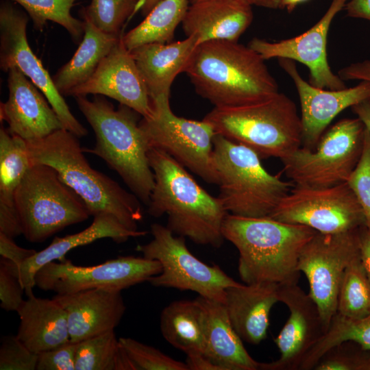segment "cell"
Listing matches in <instances>:
<instances>
[{
    "label": "cell",
    "mask_w": 370,
    "mask_h": 370,
    "mask_svg": "<svg viewBox=\"0 0 370 370\" xmlns=\"http://www.w3.org/2000/svg\"><path fill=\"white\" fill-rule=\"evenodd\" d=\"M264 61L249 46L214 40L196 47L184 72L197 94L214 107L236 106L280 92Z\"/></svg>",
    "instance_id": "obj_1"
},
{
    "label": "cell",
    "mask_w": 370,
    "mask_h": 370,
    "mask_svg": "<svg viewBox=\"0 0 370 370\" xmlns=\"http://www.w3.org/2000/svg\"><path fill=\"white\" fill-rule=\"evenodd\" d=\"M148 158L155 181L149 214L154 217L166 214V227L177 236L199 245L221 247L227 212L219 197L210 195L164 151L151 147Z\"/></svg>",
    "instance_id": "obj_2"
},
{
    "label": "cell",
    "mask_w": 370,
    "mask_h": 370,
    "mask_svg": "<svg viewBox=\"0 0 370 370\" xmlns=\"http://www.w3.org/2000/svg\"><path fill=\"white\" fill-rule=\"evenodd\" d=\"M316 233L308 226L269 217L252 218L229 213L222 225L224 238L238 251V271L245 284H297L301 251Z\"/></svg>",
    "instance_id": "obj_3"
},
{
    "label": "cell",
    "mask_w": 370,
    "mask_h": 370,
    "mask_svg": "<svg viewBox=\"0 0 370 370\" xmlns=\"http://www.w3.org/2000/svg\"><path fill=\"white\" fill-rule=\"evenodd\" d=\"M78 138L62 128L43 138L26 141L32 164L53 167L61 180L83 200L91 216L108 213L127 228L138 230L137 223L143 219L140 200L94 169L84 156Z\"/></svg>",
    "instance_id": "obj_4"
},
{
    "label": "cell",
    "mask_w": 370,
    "mask_h": 370,
    "mask_svg": "<svg viewBox=\"0 0 370 370\" xmlns=\"http://www.w3.org/2000/svg\"><path fill=\"white\" fill-rule=\"evenodd\" d=\"M78 108L91 126L96 143L83 148L102 160L122 178L130 190L148 205L154 186L147 136L138 121V114L121 104L118 109L104 96L75 97Z\"/></svg>",
    "instance_id": "obj_5"
},
{
    "label": "cell",
    "mask_w": 370,
    "mask_h": 370,
    "mask_svg": "<svg viewBox=\"0 0 370 370\" xmlns=\"http://www.w3.org/2000/svg\"><path fill=\"white\" fill-rule=\"evenodd\" d=\"M204 120L212 125L217 134L251 149L260 158L282 160L302 143L297 106L280 92L258 102L214 107Z\"/></svg>",
    "instance_id": "obj_6"
},
{
    "label": "cell",
    "mask_w": 370,
    "mask_h": 370,
    "mask_svg": "<svg viewBox=\"0 0 370 370\" xmlns=\"http://www.w3.org/2000/svg\"><path fill=\"white\" fill-rule=\"evenodd\" d=\"M251 149L216 134L213 163L220 193L229 214L245 217H270L294 186L269 173Z\"/></svg>",
    "instance_id": "obj_7"
},
{
    "label": "cell",
    "mask_w": 370,
    "mask_h": 370,
    "mask_svg": "<svg viewBox=\"0 0 370 370\" xmlns=\"http://www.w3.org/2000/svg\"><path fill=\"white\" fill-rule=\"evenodd\" d=\"M15 206L22 234L42 243L65 227L87 220L89 211L78 195L44 164H33L16 190Z\"/></svg>",
    "instance_id": "obj_8"
},
{
    "label": "cell",
    "mask_w": 370,
    "mask_h": 370,
    "mask_svg": "<svg viewBox=\"0 0 370 370\" xmlns=\"http://www.w3.org/2000/svg\"><path fill=\"white\" fill-rule=\"evenodd\" d=\"M365 130L358 117L341 119L322 135L314 150L300 147L282 159L285 175L299 186L347 182L362 156Z\"/></svg>",
    "instance_id": "obj_9"
},
{
    "label": "cell",
    "mask_w": 370,
    "mask_h": 370,
    "mask_svg": "<svg viewBox=\"0 0 370 370\" xmlns=\"http://www.w3.org/2000/svg\"><path fill=\"white\" fill-rule=\"evenodd\" d=\"M152 240L138 245L143 257L158 260L161 272L149 280L154 286L190 291L206 299L224 303L227 288L239 283L217 265H208L188 249L184 237L166 226L151 225Z\"/></svg>",
    "instance_id": "obj_10"
},
{
    "label": "cell",
    "mask_w": 370,
    "mask_h": 370,
    "mask_svg": "<svg viewBox=\"0 0 370 370\" xmlns=\"http://www.w3.org/2000/svg\"><path fill=\"white\" fill-rule=\"evenodd\" d=\"M151 103L152 115L139 121L150 147L164 151L205 182L218 185L213 163L217 134L212 125L176 116L169 98L151 99Z\"/></svg>",
    "instance_id": "obj_11"
},
{
    "label": "cell",
    "mask_w": 370,
    "mask_h": 370,
    "mask_svg": "<svg viewBox=\"0 0 370 370\" xmlns=\"http://www.w3.org/2000/svg\"><path fill=\"white\" fill-rule=\"evenodd\" d=\"M269 217L322 234L343 233L365 225L362 210L347 182L320 188L294 185Z\"/></svg>",
    "instance_id": "obj_12"
},
{
    "label": "cell",
    "mask_w": 370,
    "mask_h": 370,
    "mask_svg": "<svg viewBox=\"0 0 370 370\" xmlns=\"http://www.w3.org/2000/svg\"><path fill=\"white\" fill-rule=\"evenodd\" d=\"M360 228L338 234L317 232L301 251L298 269L308 280V294L319 308L325 333L336 314L344 273L360 255Z\"/></svg>",
    "instance_id": "obj_13"
},
{
    "label": "cell",
    "mask_w": 370,
    "mask_h": 370,
    "mask_svg": "<svg viewBox=\"0 0 370 370\" xmlns=\"http://www.w3.org/2000/svg\"><path fill=\"white\" fill-rule=\"evenodd\" d=\"M162 271L160 263L145 257L119 256L100 264L82 267L70 260L51 262L36 273L35 286L44 291L69 294L97 288L122 291L149 280Z\"/></svg>",
    "instance_id": "obj_14"
},
{
    "label": "cell",
    "mask_w": 370,
    "mask_h": 370,
    "mask_svg": "<svg viewBox=\"0 0 370 370\" xmlns=\"http://www.w3.org/2000/svg\"><path fill=\"white\" fill-rule=\"evenodd\" d=\"M28 21V14L12 0L1 1L0 69L8 72L18 68L44 94L64 129L79 138L86 136L87 130L72 114L52 77L32 50L27 38Z\"/></svg>",
    "instance_id": "obj_15"
},
{
    "label": "cell",
    "mask_w": 370,
    "mask_h": 370,
    "mask_svg": "<svg viewBox=\"0 0 370 370\" xmlns=\"http://www.w3.org/2000/svg\"><path fill=\"white\" fill-rule=\"evenodd\" d=\"M348 0H332L323 16L303 34L276 42L254 38L248 46L264 60L287 58L302 63L310 72L309 83L320 88L341 90L344 81L334 73L327 55L328 34L334 17Z\"/></svg>",
    "instance_id": "obj_16"
},
{
    "label": "cell",
    "mask_w": 370,
    "mask_h": 370,
    "mask_svg": "<svg viewBox=\"0 0 370 370\" xmlns=\"http://www.w3.org/2000/svg\"><path fill=\"white\" fill-rule=\"evenodd\" d=\"M279 302L284 304L289 317L274 339L280 358L261 362L260 370H299L313 347L325 334L319 308L298 285H280Z\"/></svg>",
    "instance_id": "obj_17"
},
{
    "label": "cell",
    "mask_w": 370,
    "mask_h": 370,
    "mask_svg": "<svg viewBox=\"0 0 370 370\" xmlns=\"http://www.w3.org/2000/svg\"><path fill=\"white\" fill-rule=\"evenodd\" d=\"M281 68L297 89L300 106L304 147L314 150L332 120L342 111L370 99V82L341 90L320 88L307 82L299 74L295 61L280 58Z\"/></svg>",
    "instance_id": "obj_18"
},
{
    "label": "cell",
    "mask_w": 370,
    "mask_h": 370,
    "mask_svg": "<svg viewBox=\"0 0 370 370\" xmlns=\"http://www.w3.org/2000/svg\"><path fill=\"white\" fill-rule=\"evenodd\" d=\"M88 95L114 99L132 108L143 118L152 115L147 88L131 52L122 41V36L90 79L71 90L66 97Z\"/></svg>",
    "instance_id": "obj_19"
},
{
    "label": "cell",
    "mask_w": 370,
    "mask_h": 370,
    "mask_svg": "<svg viewBox=\"0 0 370 370\" xmlns=\"http://www.w3.org/2000/svg\"><path fill=\"white\" fill-rule=\"evenodd\" d=\"M8 98L0 104V119L8 130L27 142L64 128L44 94L18 68L8 71Z\"/></svg>",
    "instance_id": "obj_20"
},
{
    "label": "cell",
    "mask_w": 370,
    "mask_h": 370,
    "mask_svg": "<svg viewBox=\"0 0 370 370\" xmlns=\"http://www.w3.org/2000/svg\"><path fill=\"white\" fill-rule=\"evenodd\" d=\"M66 312L70 341L83 340L114 330L125 304L121 291L97 288L53 296Z\"/></svg>",
    "instance_id": "obj_21"
},
{
    "label": "cell",
    "mask_w": 370,
    "mask_h": 370,
    "mask_svg": "<svg viewBox=\"0 0 370 370\" xmlns=\"http://www.w3.org/2000/svg\"><path fill=\"white\" fill-rule=\"evenodd\" d=\"M252 6L239 0H198L190 3L182 22L186 37L198 45L214 40L238 42L251 25Z\"/></svg>",
    "instance_id": "obj_22"
},
{
    "label": "cell",
    "mask_w": 370,
    "mask_h": 370,
    "mask_svg": "<svg viewBox=\"0 0 370 370\" xmlns=\"http://www.w3.org/2000/svg\"><path fill=\"white\" fill-rule=\"evenodd\" d=\"M280 285L239 283L225 290L224 305L231 323L241 338L258 345L267 336L271 308L279 302Z\"/></svg>",
    "instance_id": "obj_23"
},
{
    "label": "cell",
    "mask_w": 370,
    "mask_h": 370,
    "mask_svg": "<svg viewBox=\"0 0 370 370\" xmlns=\"http://www.w3.org/2000/svg\"><path fill=\"white\" fill-rule=\"evenodd\" d=\"M147 233L144 230H130L114 216L100 213L94 216L91 225L84 230L64 237L56 236L46 248L37 251L21 265L15 264L16 273L27 293L35 286L34 277L40 268L56 260H62L71 249L101 238H110L120 243L130 238L145 236Z\"/></svg>",
    "instance_id": "obj_24"
},
{
    "label": "cell",
    "mask_w": 370,
    "mask_h": 370,
    "mask_svg": "<svg viewBox=\"0 0 370 370\" xmlns=\"http://www.w3.org/2000/svg\"><path fill=\"white\" fill-rule=\"evenodd\" d=\"M197 45V38L188 36L168 43L145 44L130 51L150 99L169 98L172 83L179 73L185 71Z\"/></svg>",
    "instance_id": "obj_25"
},
{
    "label": "cell",
    "mask_w": 370,
    "mask_h": 370,
    "mask_svg": "<svg viewBox=\"0 0 370 370\" xmlns=\"http://www.w3.org/2000/svg\"><path fill=\"white\" fill-rule=\"evenodd\" d=\"M16 312L20 319L17 337L32 351L40 352L70 342L66 312L54 299L26 293Z\"/></svg>",
    "instance_id": "obj_26"
},
{
    "label": "cell",
    "mask_w": 370,
    "mask_h": 370,
    "mask_svg": "<svg viewBox=\"0 0 370 370\" xmlns=\"http://www.w3.org/2000/svg\"><path fill=\"white\" fill-rule=\"evenodd\" d=\"M206 312L204 355L221 370H260L234 329L223 303L199 296Z\"/></svg>",
    "instance_id": "obj_27"
},
{
    "label": "cell",
    "mask_w": 370,
    "mask_h": 370,
    "mask_svg": "<svg viewBox=\"0 0 370 370\" xmlns=\"http://www.w3.org/2000/svg\"><path fill=\"white\" fill-rule=\"evenodd\" d=\"M32 163L27 142L0 129V232L14 238L22 234L15 193Z\"/></svg>",
    "instance_id": "obj_28"
},
{
    "label": "cell",
    "mask_w": 370,
    "mask_h": 370,
    "mask_svg": "<svg viewBox=\"0 0 370 370\" xmlns=\"http://www.w3.org/2000/svg\"><path fill=\"white\" fill-rule=\"evenodd\" d=\"M206 324L205 309L199 297L195 300L172 301L160 314L162 336L186 355H204Z\"/></svg>",
    "instance_id": "obj_29"
},
{
    "label": "cell",
    "mask_w": 370,
    "mask_h": 370,
    "mask_svg": "<svg viewBox=\"0 0 370 370\" xmlns=\"http://www.w3.org/2000/svg\"><path fill=\"white\" fill-rule=\"evenodd\" d=\"M81 42L71 59L52 76L54 85L62 96L87 82L102 60L121 36L103 32L87 20Z\"/></svg>",
    "instance_id": "obj_30"
},
{
    "label": "cell",
    "mask_w": 370,
    "mask_h": 370,
    "mask_svg": "<svg viewBox=\"0 0 370 370\" xmlns=\"http://www.w3.org/2000/svg\"><path fill=\"white\" fill-rule=\"evenodd\" d=\"M189 5L190 0H162L140 23L122 36L125 47L131 51L145 44L172 42Z\"/></svg>",
    "instance_id": "obj_31"
},
{
    "label": "cell",
    "mask_w": 370,
    "mask_h": 370,
    "mask_svg": "<svg viewBox=\"0 0 370 370\" xmlns=\"http://www.w3.org/2000/svg\"><path fill=\"white\" fill-rule=\"evenodd\" d=\"M75 370H135L114 330L77 343Z\"/></svg>",
    "instance_id": "obj_32"
},
{
    "label": "cell",
    "mask_w": 370,
    "mask_h": 370,
    "mask_svg": "<svg viewBox=\"0 0 370 370\" xmlns=\"http://www.w3.org/2000/svg\"><path fill=\"white\" fill-rule=\"evenodd\" d=\"M349 341L370 351V314L361 319H349L336 313L327 332L306 355L299 370L314 369L319 360L328 349Z\"/></svg>",
    "instance_id": "obj_33"
},
{
    "label": "cell",
    "mask_w": 370,
    "mask_h": 370,
    "mask_svg": "<svg viewBox=\"0 0 370 370\" xmlns=\"http://www.w3.org/2000/svg\"><path fill=\"white\" fill-rule=\"evenodd\" d=\"M336 313L349 319H361L370 314V282L360 254L351 262L344 273Z\"/></svg>",
    "instance_id": "obj_34"
},
{
    "label": "cell",
    "mask_w": 370,
    "mask_h": 370,
    "mask_svg": "<svg viewBox=\"0 0 370 370\" xmlns=\"http://www.w3.org/2000/svg\"><path fill=\"white\" fill-rule=\"evenodd\" d=\"M20 5L30 17L34 27L42 31L48 21L64 27L75 44H79L85 32V23L71 14L72 8L82 0H12Z\"/></svg>",
    "instance_id": "obj_35"
},
{
    "label": "cell",
    "mask_w": 370,
    "mask_h": 370,
    "mask_svg": "<svg viewBox=\"0 0 370 370\" xmlns=\"http://www.w3.org/2000/svg\"><path fill=\"white\" fill-rule=\"evenodd\" d=\"M143 4L144 0H91L79 10V14L103 32L121 36L126 21Z\"/></svg>",
    "instance_id": "obj_36"
},
{
    "label": "cell",
    "mask_w": 370,
    "mask_h": 370,
    "mask_svg": "<svg viewBox=\"0 0 370 370\" xmlns=\"http://www.w3.org/2000/svg\"><path fill=\"white\" fill-rule=\"evenodd\" d=\"M119 341L135 370H188L186 362L176 360L152 346L132 338L121 337Z\"/></svg>",
    "instance_id": "obj_37"
},
{
    "label": "cell",
    "mask_w": 370,
    "mask_h": 370,
    "mask_svg": "<svg viewBox=\"0 0 370 370\" xmlns=\"http://www.w3.org/2000/svg\"><path fill=\"white\" fill-rule=\"evenodd\" d=\"M314 370H370V351L354 341H345L328 349Z\"/></svg>",
    "instance_id": "obj_38"
},
{
    "label": "cell",
    "mask_w": 370,
    "mask_h": 370,
    "mask_svg": "<svg viewBox=\"0 0 370 370\" xmlns=\"http://www.w3.org/2000/svg\"><path fill=\"white\" fill-rule=\"evenodd\" d=\"M347 183L354 192L370 232V132L366 128L360 159Z\"/></svg>",
    "instance_id": "obj_39"
},
{
    "label": "cell",
    "mask_w": 370,
    "mask_h": 370,
    "mask_svg": "<svg viewBox=\"0 0 370 370\" xmlns=\"http://www.w3.org/2000/svg\"><path fill=\"white\" fill-rule=\"evenodd\" d=\"M38 357V354L28 348L16 335L1 338V370H36Z\"/></svg>",
    "instance_id": "obj_40"
},
{
    "label": "cell",
    "mask_w": 370,
    "mask_h": 370,
    "mask_svg": "<svg viewBox=\"0 0 370 370\" xmlns=\"http://www.w3.org/2000/svg\"><path fill=\"white\" fill-rule=\"evenodd\" d=\"M25 291L15 270V264L1 257L0 300L1 308L6 311H17L24 299Z\"/></svg>",
    "instance_id": "obj_41"
},
{
    "label": "cell",
    "mask_w": 370,
    "mask_h": 370,
    "mask_svg": "<svg viewBox=\"0 0 370 370\" xmlns=\"http://www.w3.org/2000/svg\"><path fill=\"white\" fill-rule=\"evenodd\" d=\"M77 343L70 341L38 353L36 370H75Z\"/></svg>",
    "instance_id": "obj_42"
},
{
    "label": "cell",
    "mask_w": 370,
    "mask_h": 370,
    "mask_svg": "<svg viewBox=\"0 0 370 370\" xmlns=\"http://www.w3.org/2000/svg\"><path fill=\"white\" fill-rule=\"evenodd\" d=\"M37 251L34 249L23 248L5 234L0 232V255L17 267L32 257Z\"/></svg>",
    "instance_id": "obj_43"
},
{
    "label": "cell",
    "mask_w": 370,
    "mask_h": 370,
    "mask_svg": "<svg viewBox=\"0 0 370 370\" xmlns=\"http://www.w3.org/2000/svg\"><path fill=\"white\" fill-rule=\"evenodd\" d=\"M343 81L370 82V59L352 63L341 69L337 74Z\"/></svg>",
    "instance_id": "obj_44"
},
{
    "label": "cell",
    "mask_w": 370,
    "mask_h": 370,
    "mask_svg": "<svg viewBox=\"0 0 370 370\" xmlns=\"http://www.w3.org/2000/svg\"><path fill=\"white\" fill-rule=\"evenodd\" d=\"M345 8L348 16L370 21V0H348Z\"/></svg>",
    "instance_id": "obj_45"
},
{
    "label": "cell",
    "mask_w": 370,
    "mask_h": 370,
    "mask_svg": "<svg viewBox=\"0 0 370 370\" xmlns=\"http://www.w3.org/2000/svg\"><path fill=\"white\" fill-rule=\"evenodd\" d=\"M361 261L370 282V232L365 225L359 231Z\"/></svg>",
    "instance_id": "obj_46"
},
{
    "label": "cell",
    "mask_w": 370,
    "mask_h": 370,
    "mask_svg": "<svg viewBox=\"0 0 370 370\" xmlns=\"http://www.w3.org/2000/svg\"><path fill=\"white\" fill-rule=\"evenodd\" d=\"M186 356V364L188 370H221L204 354H196Z\"/></svg>",
    "instance_id": "obj_47"
},
{
    "label": "cell",
    "mask_w": 370,
    "mask_h": 370,
    "mask_svg": "<svg viewBox=\"0 0 370 370\" xmlns=\"http://www.w3.org/2000/svg\"><path fill=\"white\" fill-rule=\"evenodd\" d=\"M352 108L370 132V99L352 106Z\"/></svg>",
    "instance_id": "obj_48"
},
{
    "label": "cell",
    "mask_w": 370,
    "mask_h": 370,
    "mask_svg": "<svg viewBox=\"0 0 370 370\" xmlns=\"http://www.w3.org/2000/svg\"><path fill=\"white\" fill-rule=\"evenodd\" d=\"M198 0H190V3ZM252 5L269 9L281 8L280 0H239Z\"/></svg>",
    "instance_id": "obj_49"
},
{
    "label": "cell",
    "mask_w": 370,
    "mask_h": 370,
    "mask_svg": "<svg viewBox=\"0 0 370 370\" xmlns=\"http://www.w3.org/2000/svg\"><path fill=\"white\" fill-rule=\"evenodd\" d=\"M309 0H280L281 8H286L288 12H292L299 4Z\"/></svg>",
    "instance_id": "obj_50"
},
{
    "label": "cell",
    "mask_w": 370,
    "mask_h": 370,
    "mask_svg": "<svg viewBox=\"0 0 370 370\" xmlns=\"http://www.w3.org/2000/svg\"><path fill=\"white\" fill-rule=\"evenodd\" d=\"M162 0H144V4L141 8L143 16L147 15L150 11Z\"/></svg>",
    "instance_id": "obj_51"
}]
</instances>
